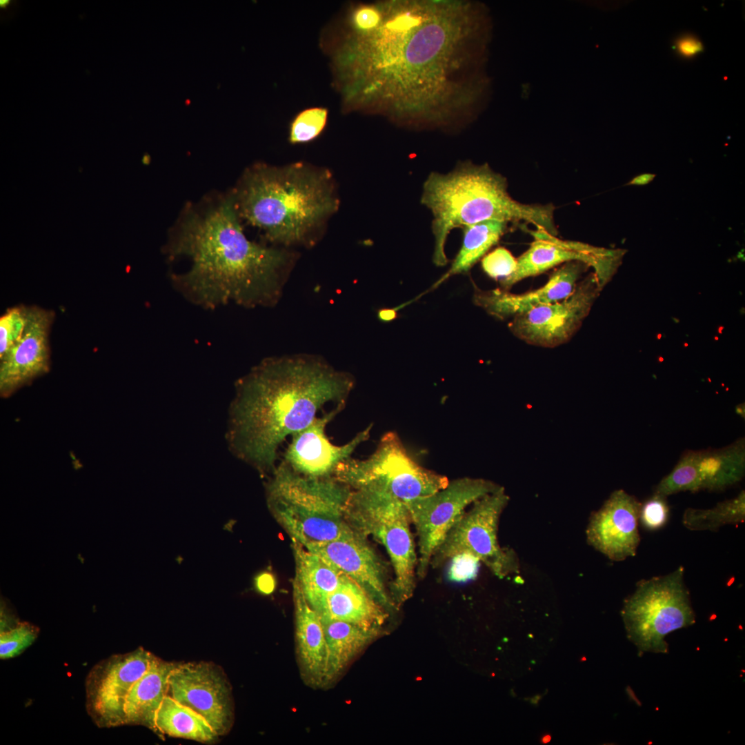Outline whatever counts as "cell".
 I'll return each instance as SVG.
<instances>
[{
	"instance_id": "1",
	"label": "cell",
	"mask_w": 745,
	"mask_h": 745,
	"mask_svg": "<svg viewBox=\"0 0 745 745\" xmlns=\"http://www.w3.org/2000/svg\"><path fill=\"white\" fill-rule=\"evenodd\" d=\"M371 28L352 30V98L358 108L414 128L469 121L488 80L486 9L465 0L377 3Z\"/></svg>"
},
{
	"instance_id": "2",
	"label": "cell",
	"mask_w": 745,
	"mask_h": 745,
	"mask_svg": "<svg viewBox=\"0 0 745 745\" xmlns=\"http://www.w3.org/2000/svg\"><path fill=\"white\" fill-rule=\"evenodd\" d=\"M232 194L201 210H191L169 244L170 257L190 266L174 275L176 288L207 309L230 301L246 307L271 306L281 297L294 255L248 239Z\"/></svg>"
},
{
	"instance_id": "3",
	"label": "cell",
	"mask_w": 745,
	"mask_h": 745,
	"mask_svg": "<svg viewBox=\"0 0 745 745\" xmlns=\"http://www.w3.org/2000/svg\"><path fill=\"white\" fill-rule=\"evenodd\" d=\"M352 375L307 354L268 357L235 384L226 439L232 453L260 473H273L279 446L304 429L326 403L346 404Z\"/></svg>"
},
{
	"instance_id": "4",
	"label": "cell",
	"mask_w": 745,
	"mask_h": 745,
	"mask_svg": "<svg viewBox=\"0 0 745 745\" xmlns=\"http://www.w3.org/2000/svg\"><path fill=\"white\" fill-rule=\"evenodd\" d=\"M232 195L240 219L284 246L312 243L339 207L331 174L303 163L255 166Z\"/></svg>"
},
{
	"instance_id": "5",
	"label": "cell",
	"mask_w": 745,
	"mask_h": 745,
	"mask_svg": "<svg viewBox=\"0 0 745 745\" xmlns=\"http://www.w3.org/2000/svg\"><path fill=\"white\" fill-rule=\"evenodd\" d=\"M506 178L487 164L465 161L451 172H431L423 186L421 203L432 213L433 262L448 263L445 244L456 228L486 220L524 222L556 236L553 204H525L511 197Z\"/></svg>"
},
{
	"instance_id": "6",
	"label": "cell",
	"mask_w": 745,
	"mask_h": 745,
	"mask_svg": "<svg viewBox=\"0 0 745 745\" xmlns=\"http://www.w3.org/2000/svg\"><path fill=\"white\" fill-rule=\"evenodd\" d=\"M350 488L333 477L298 474L284 462L266 486L269 510L291 537L303 546L343 538L355 531L347 519Z\"/></svg>"
},
{
	"instance_id": "7",
	"label": "cell",
	"mask_w": 745,
	"mask_h": 745,
	"mask_svg": "<svg viewBox=\"0 0 745 745\" xmlns=\"http://www.w3.org/2000/svg\"><path fill=\"white\" fill-rule=\"evenodd\" d=\"M621 613L627 637L638 654L668 653L666 636L693 625L696 620L684 583V567L637 582Z\"/></svg>"
},
{
	"instance_id": "8",
	"label": "cell",
	"mask_w": 745,
	"mask_h": 745,
	"mask_svg": "<svg viewBox=\"0 0 745 745\" xmlns=\"http://www.w3.org/2000/svg\"><path fill=\"white\" fill-rule=\"evenodd\" d=\"M347 519L366 537L372 536L387 551L394 570L393 598L402 603L415 586L417 553L406 502L387 493L350 490Z\"/></svg>"
},
{
	"instance_id": "9",
	"label": "cell",
	"mask_w": 745,
	"mask_h": 745,
	"mask_svg": "<svg viewBox=\"0 0 745 745\" xmlns=\"http://www.w3.org/2000/svg\"><path fill=\"white\" fill-rule=\"evenodd\" d=\"M332 477L350 490L384 493L404 502L432 494L449 481L410 457L394 432L384 434L367 459L350 457L341 462Z\"/></svg>"
},
{
	"instance_id": "10",
	"label": "cell",
	"mask_w": 745,
	"mask_h": 745,
	"mask_svg": "<svg viewBox=\"0 0 745 745\" xmlns=\"http://www.w3.org/2000/svg\"><path fill=\"white\" fill-rule=\"evenodd\" d=\"M508 500L501 486L475 501L449 530L435 551L430 564L437 567L457 554L468 553L499 578L517 573L519 563L515 553L501 547L497 539L499 517Z\"/></svg>"
},
{
	"instance_id": "11",
	"label": "cell",
	"mask_w": 745,
	"mask_h": 745,
	"mask_svg": "<svg viewBox=\"0 0 745 745\" xmlns=\"http://www.w3.org/2000/svg\"><path fill=\"white\" fill-rule=\"evenodd\" d=\"M500 487L490 480L466 477L449 481L444 488L432 494L406 502L418 537V577L426 575L435 551L466 508Z\"/></svg>"
},
{
	"instance_id": "12",
	"label": "cell",
	"mask_w": 745,
	"mask_h": 745,
	"mask_svg": "<svg viewBox=\"0 0 745 745\" xmlns=\"http://www.w3.org/2000/svg\"><path fill=\"white\" fill-rule=\"evenodd\" d=\"M154 656L139 647L128 653L111 655L92 668L85 683L86 708L96 726L124 725L126 697Z\"/></svg>"
},
{
	"instance_id": "13",
	"label": "cell",
	"mask_w": 745,
	"mask_h": 745,
	"mask_svg": "<svg viewBox=\"0 0 745 745\" xmlns=\"http://www.w3.org/2000/svg\"><path fill=\"white\" fill-rule=\"evenodd\" d=\"M602 289L594 275L575 286L566 298L513 317L511 332L537 346L554 348L568 341L582 326Z\"/></svg>"
},
{
	"instance_id": "14",
	"label": "cell",
	"mask_w": 745,
	"mask_h": 745,
	"mask_svg": "<svg viewBox=\"0 0 745 745\" xmlns=\"http://www.w3.org/2000/svg\"><path fill=\"white\" fill-rule=\"evenodd\" d=\"M168 695L203 717L218 737L229 731L231 688L219 667L202 662L177 664L168 677Z\"/></svg>"
},
{
	"instance_id": "15",
	"label": "cell",
	"mask_w": 745,
	"mask_h": 745,
	"mask_svg": "<svg viewBox=\"0 0 745 745\" xmlns=\"http://www.w3.org/2000/svg\"><path fill=\"white\" fill-rule=\"evenodd\" d=\"M534 240L528 249L517 259L515 271L500 281L501 289L507 290L525 278L538 275L559 264L579 261L593 266L602 287L616 270L621 250H606L588 244L562 240L547 232L531 231Z\"/></svg>"
},
{
	"instance_id": "16",
	"label": "cell",
	"mask_w": 745,
	"mask_h": 745,
	"mask_svg": "<svg viewBox=\"0 0 745 745\" xmlns=\"http://www.w3.org/2000/svg\"><path fill=\"white\" fill-rule=\"evenodd\" d=\"M55 313L28 306V319L20 339L0 357V394L8 397L50 370V332Z\"/></svg>"
},
{
	"instance_id": "17",
	"label": "cell",
	"mask_w": 745,
	"mask_h": 745,
	"mask_svg": "<svg viewBox=\"0 0 745 745\" xmlns=\"http://www.w3.org/2000/svg\"><path fill=\"white\" fill-rule=\"evenodd\" d=\"M344 406L345 404L337 405L333 410L316 417L309 426L292 435L283 462L306 477H332L339 464L350 458L357 447L368 439L372 427V424H369L346 444H332L326 435V427Z\"/></svg>"
},
{
	"instance_id": "18",
	"label": "cell",
	"mask_w": 745,
	"mask_h": 745,
	"mask_svg": "<svg viewBox=\"0 0 745 745\" xmlns=\"http://www.w3.org/2000/svg\"><path fill=\"white\" fill-rule=\"evenodd\" d=\"M641 505L635 496L624 490L613 491L590 516L586 530L588 543L613 561L634 557L640 543Z\"/></svg>"
},
{
	"instance_id": "19",
	"label": "cell",
	"mask_w": 745,
	"mask_h": 745,
	"mask_svg": "<svg viewBox=\"0 0 745 745\" xmlns=\"http://www.w3.org/2000/svg\"><path fill=\"white\" fill-rule=\"evenodd\" d=\"M364 588L386 610L395 602L386 590V569L366 537L355 529L351 535L304 546Z\"/></svg>"
},
{
	"instance_id": "20",
	"label": "cell",
	"mask_w": 745,
	"mask_h": 745,
	"mask_svg": "<svg viewBox=\"0 0 745 745\" xmlns=\"http://www.w3.org/2000/svg\"><path fill=\"white\" fill-rule=\"evenodd\" d=\"M587 267L586 264L579 261L566 263L551 275L543 286L522 294H513L501 288L486 291L477 289L474 302L498 319L513 317L566 298L573 292Z\"/></svg>"
},
{
	"instance_id": "21",
	"label": "cell",
	"mask_w": 745,
	"mask_h": 745,
	"mask_svg": "<svg viewBox=\"0 0 745 745\" xmlns=\"http://www.w3.org/2000/svg\"><path fill=\"white\" fill-rule=\"evenodd\" d=\"M295 642L304 682L322 688L326 664V642L319 614L308 604L298 584L292 581Z\"/></svg>"
},
{
	"instance_id": "22",
	"label": "cell",
	"mask_w": 745,
	"mask_h": 745,
	"mask_svg": "<svg viewBox=\"0 0 745 745\" xmlns=\"http://www.w3.org/2000/svg\"><path fill=\"white\" fill-rule=\"evenodd\" d=\"M176 665L153 657L148 668L126 697L124 725H141L155 731V715L168 693V677Z\"/></svg>"
},
{
	"instance_id": "23",
	"label": "cell",
	"mask_w": 745,
	"mask_h": 745,
	"mask_svg": "<svg viewBox=\"0 0 745 745\" xmlns=\"http://www.w3.org/2000/svg\"><path fill=\"white\" fill-rule=\"evenodd\" d=\"M387 615L386 610L364 588L342 573L339 585L328 598L325 613L320 616L380 631Z\"/></svg>"
},
{
	"instance_id": "24",
	"label": "cell",
	"mask_w": 745,
	"mask_h": 745,
	"mask_svg": "<svg viewBox=\"0 0 745 745\" xmlns=\"http://www.w3.org/2000/svg\"><path fill=\"white\" fill-rule=\"evenodd\" d=\"M326 642V664L323 687L330 685L350 662L380 631L320 616Z\"/></svg>"
},
{
	"instance_id": "25",
	"label": "cell",
	"mask_w": 745,
	"mask_h": 745,
	"mask_svg": "<svg viewBox=\"0 0 745 745\" xmlns=\"http://www.w3.org/2000/svg\"><path fill=\"white\" fill-rule=\"evenodd\" d=\"M295 562V580L308 604L319 615L325 613L329 595L339 585L342 573L316 554L292 540Z\"/></svg>"
},
{
	"instance_id": "26",
	"label": "cell",
	"mask_w": 745,
	"mask_h": 745,
	"mask_svg": "<svg viewBox=\"0 0 745 745\" xmlns=\"http://www.w3.org/2000/svg\"><path fill=\"white\" fill-rule=\"evenodd\" d=\"M701 489L721 491L742 481L745 473V439L717 449L699 450Z\"/></svg>"
},
{
	"instance_id": "27",
	"label": "cell",
	"mask_w": 745,
	"mask_h": 745,
	"mask_svg": "<svg viewBox=\"0 0 745 745\" xmlns=\"http://www.w3.org/2000/svg\"><path fill=\"white\" fill-rule=\"evenodd\" d=\"M155 732L175 737L210 742L218 737L206 719L167 695L157 711Z\"/></svg>"
},
{
	"instance_id": "28",
	"label": "cell",
	"mask_w": 745,
	"mask_h": 745,
	"mask_svg": "<svg viewBox=\"0 0 745 745\" xmlns=\"http://www.w3.org/2000/svg\"><path fill=\"white\" fill-rule=\"evenodd\" d=\"M506 221L486 220L461 228V246L448 270L434 284L439 286L457 274L467 272L497 242L508 230Z\"/></svg>"
},
{
	"instance_id": "29",
	"label": "cell",
	"mask_w": 745,
	"mask_h": 745,
	"mask_svg": "<svg viewBox=\"0 0 745 745\" xmlns=\"http://www.w3.org/2000/svg\"><path fill=\"white\" fill-rule=\"evenodd\" d=\"M745 520V493L719 502L712 508H688L682 516V524L694 531H716L720 527L742 523Z\"/></svg>"
},
{
	"instance_id": "30",
	"label": "cell",
	"mask_w": 745,
	"mask_h": 745,
	"mask_svg": "<svg viewBox=\"0 0 745 745\" xmlns=\"http://www.w3.org/2000/svg\"><path fill=\"white\" fill-rule=\"evenodd\" d=\"M699 455V450H688L684 453L672 471L657 484L654 493L668 497L679 492L702 490Z\"/></svg>"
},
{
	"instance_id": "31",
	"label": "cell",
	"mask_w": 745,
	"mask_h": 745,
	"mask_svg": "<svg viewBox=\"0 0 745 745\" xmlns=\"http://www.w3.org/2000/svg\"><path fill=\"white\" fill-rule=\"evenodd\" d=\"M39 633L36 626L26 622L0 632V658L8 659L21 655L35 642Z\"/></svg>"
},
{
	"instance_id": "32",
	"label": "cell",
	"mask_w": 745,
	"mask_h": 745,
	"mask_svg": "<svg viewBox=\"0 0 745 745\" xmlns=\"http://www.w3.org/2000/svg\"><path fill=\"white\" fill-rule=\"evenodd\" d=\"M328 111L323 108H312L300 112L292 123L290 141L292 143L310 141L317 137L326 126Z\"/></svg>"
},
{
	"instance_id": "33",
	"label": "cell",
	"mask_w": 745,
	"mask_h": 745,
	"mask_svg": "<svg viewBox=\"0 0 745 745\" xmlns=\"http://www.w3.org/2000/svg\"><path fill=\"white\" fill-rule=\"evenodd\" d=\"M28 306H14L0 317V357L20 339L26 327Z\"/></svg>"
},
{
	"instance_id": "34",
	"label": "cell",
	"mask_w": 745,
	"mask_h": 745,
	"mask_svg": "<svg viewBox=\"0 0 745 745\" xmlns=\"http://www.w3.org/2000/svg\"><path fill=\"white\" fill-rule=\"evenodd\" d=\"M517 265V259L504 247L494 249L481 259V267L485 273L499 281L510 276L515 271Z\"/></svg>"
},
{
	"instance_id": "35",
	"label": "cell",
	"mask_w": 745,
	"mask_h": 745,
	"mask_svg": "<svg viewBox=\"0 0 745 745\" xmlns=\"http://www.w3.org/2000/svg\"><path fill=\"white\" fill-rule=\"evenodd\" d=\"M667 497L654 493L642 503L639 522L648 530H657L666 524L669 517Z\"/></svg>"
},
{
	"instance_id": "36",
	"label": "cell",
	"mask_w": 745,
	"mask_h": 745,
	"mask_svg": "<svg viewBox=\"0 0 745 745\" xmlns=\"http://www.w3.org/2000/svg\"><path fill=\"white\" fill-rule=\"evenodd\" d=\"M448 562V579L457 583H465L475 579L481 562L477 557L468 553L457 554Z\"/></svg>"
},
{
	"instance_id": "37",
	"label": "cell",
	"mask_w": 745,
	"mask_h": 745,
	"mask_svg": "<svg viewBox=\"0 0 745 745\" xmlns=\"http://www.w3.org/2000/svg\"><path fill=\"white\" fill-rule=\"evenodd\" d=\"M675 47L677 51L684 57H692L703 50L702 43L693 36L681 37Z\"/></svg>"
},
{
	"instance_id": "38",
	"label": "cell",
	"mask_w": 745,
	"mask_h": 745,
	"mask_svg": "<svg viewBox=\"0 0 745 745\" xmlns=\"http://www.w3.org/2000/svg\"><path fill=\"white\" fill-rule=\"evenodd\" d=\"M257 589L264 594L271 593L275 587V580L272 574L264 572L258 575L255 579Z\"/></svg>"
},
{
	"instance_id": "39",
	"label": "cell",
	"mask_w": 745,
	"mask_h": 745,
	"mask_svg": "<svg viewBox=\"0 0 745 745\" xmlns=\"http://www.w3.org/2000/svg\"><path fill=\"white\" fill-rule=\"evenodd\" d=\"M655 175L644 173L635 177L627 184L634 186H644L649 183L655 178Z\"/></svg>"
},
{
	"instance_id": "40",
	"label": "cell",
	"mask_w": 745,
	"mask_h": 745,
	"mask_svg": "<svg viewBox=\"0 0 745 745\" xmlns=\"http://www.w3.org/2000/svg\"><path fill=\"white\" fill-rule=\"evenodd\" d=\"M397 308H381L378 311V317L381 321H390L397 317Z\"/></svg>"
},
{
	"instance_id": "41",
	"label": "cell",
	"mask_w": 745,
	"mask_h": 745,
	"mask_svg": "<svg viewBox=\"0 0 745 745\" xmlns=\"http://www.w3.org/2000/svg\"><path fill=\"white\" fill-rule=\"evenodd\" d=\"M735 413H736L737 415H739L742 418L744 419V417H745V404H744V403H740V404H737L736 406V407H735Z\"/></svg>"
},
{
	"instance_id": "42",
	"label": "cell",
	"mask_w": 745,
	"mask_h": 745,
	"mask_svg": "<svg viewBox=\"0 0 745 745\" xmlns=\"http://www.w3.org/2000/svg\"><path fill=\"white\" fill-rule=\"evenodd\" d=\"M550 737L549 735H546L543 738L542 741L544 743H546V742H548L550 741Z\"/></svg>"
}]
</instances>
